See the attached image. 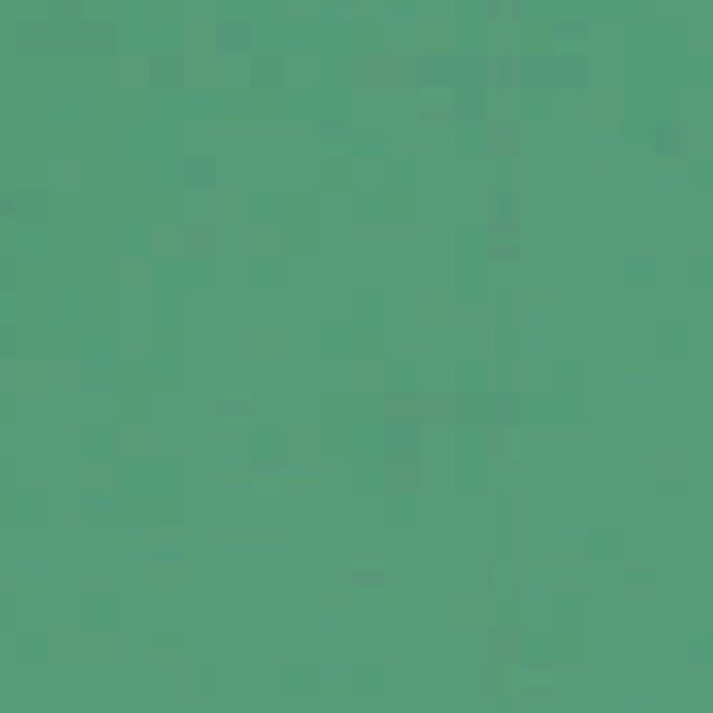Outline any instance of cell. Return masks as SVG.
Returning <instances> with one entry per match:
<instances>
[{"label":"cell","mask_w":713,"mask_h":713,"mask_svg":"<svg viewBox=\"0 0 713 713\" xmlns=\"http://www.w3.org/2000/svg\"><path fill=\"white\" fill-rule=\"evenodd\" d=\"M117 25L88 21L79 0H55L50 17L17 21V50H113Z\"/></svg>","instance_id":"cell-1"},{"label":"cell","mask_w":713,"mask_h":713,"mask_svg":"<svg viewBox=\"0 0 713 713\" xmlns=\"http://www.w3.org/2000/svg\"><path fill=\"white\" fill-rule=\"evenodd\" d=\"M355 84L367 88H409L417 84V59L413 55H359L355 59Z\"/></svg>","instance_id":"cell-2"},{"label":"cell","mask_w":713,"mask_h":713,"mask_svg":"<svg viewBox=\"0 0 713 713\" xmlns=\"http://www.w3.org/2000/svg\"><path fill=\"white\" fill-rule=\"evenodd\" d=\"M588 129L593 134H617L622 129V92L614 88H588Z\"/></svg>","instance_id":"cell-3"},{"label":"cell","mask_w":713,"mask_h":713,"mask_svg":"<svg viewBox=\"0 0 713 713\" xmlns=\"http://www.w3.org/2000/svg\"><path fill=\"white\" fill-rule=\"evenodd\" d=\"M517 664H522L525 672H551L555 634L551 630H522V638H517Z\"/></svg>","instance_id":"cell-4"},{"label":"cell","mask_w":713,"mask_h":713,"mask_svg":"<svg viewBox=\"0 0 713 713\" xmlns=\"http://www.w3.org/2000/svg\"><path fill=\"white\" fill-rule=\"evenodd\" d=\"M688 121H655V134H651V147H655V158H688Z\"/></svg>","instance_id":"cell-5"},{"label":"cell","mask_w":713,"mask_h":713,"mask_svg":"<svg viewBox=\"0 0 713 713\" xmlns=\"http://www.w3.org/2000/svg\"><path fill=\"white\" fill-rule=\"evenodd\" d=\"M514 309L530 330H551L555 321V297L543 292V288H525L522 297H514Z\"/></svg>","instance_id":"cell-6"},{"label":"cell","mask_w":713,"mask_h":713,"mask_svg":"<svg viewBox=\"0 0 713 713\" xmlns=\"http://www.w3.org/2000/svg\"><path fill=\"white\" fill-rule=\"evenodd\" d=\"M617 276H622L626 292H651L659 284V263L655 259H638V255H626L617 263Z\"/></svg>","instance_id":"cell-7"},{"label":"cell","mask_w":713,"mask_h":713,"mask_svg":"<svg viewBox=\"0 0 713 713\" xmlns=\"http://www.w3.org/2000/svg\"><path fill=\"white\" fill-rule=\"evenodd\" d=\"M551 543H555L551 559H564V564H580V559H588V530L585 525H555Z\"/></svg>","instance_id":"cell-8"},{"label":"cell","mask_w":713,"mask_h":713,"mask_svg":"<svg viewBox=\"0 0 713 713\" xmlns=\"http://www.w3.org/2000/svg\"><path fill=\"white\" fill-rule=\"evenodd\" d=\"M488 426L493 430H517L522 426V396L509 388V392H488Z\"/></svg>","instance_id":"cell-9"},{"label":"cell","mask_w":713,"mask_h":713,"mask_svg":"<svg viewBox=\"0 0 713 713\" xmlns=\"http://www.w3.org/2000/svg\"><path fill=\"white\" fill-rule=\"evenodd\" d=\"M555 630H588L585 593H555Z\"/></svg>","instance_id":"cell-10"},{"label":"cell","mask_w":713,"mask_h":713,"mask_svg":"<svg viewBox=\"0 0 713 713\" xmlns=\"http://www.w3.org/2000/svg\"><path fill=\"white\" fill-rule=\"evenodd\" d=\"M455 426L488 430V392H455Z\"/></svg>","instance_id":"cell-11"},{"label":"cell","mask_w":713,"mask_h":713,"mask_svg":"<svg viewBox=\"0 0 713 713\" xmlns=\"http://www.w3.org/2000/svg\"><path fill=\"white\" fill-rule=\"evenodd\" d=\"M588 559H596V564H622V530L593 525L588 530Z\"/></svg>","instance_id":"cell-12"},{"label":"cell","mask_w":713,"mask_h":713,"mask_svg":"<svg viewBox=\"0 0 713 713\" xmlns=\"http://www.w3.org/2000/svg\"><path fill=\"white\" fill-rule=\"evenodd\" d=\"M522 50L525 55H555V21L525 17L522 21Z\"/></svg>","instance_id":"cell-13"},{"label":"cell","mask_w":713,"mask_h":713,"mask_svg":"<svg viewBox=\"0 0 713 713\" xmlns=\"http://www.w3.org/2000/svg\"><path fill=\"white\" fill-rule=\"evenodd\" d=\"M488 155H496V158L522 155V126L517 121H493L488 126Z\"/></svg>","instance_id":"cell-14"},{"label":"cell","mask_w":713,"mask_h":713,"mask_svg":"<svg viewBox=\"0 0 713 713\" xmlns=\"http://www.w3.org/2000/svg\"><path fill=\"white\" fill-rule=\"evenodd\" d=\"M693 351V338L684 326H659L655 330V359H684Z\"/></svg>","instance_id":"cell-15"},{"label":"cell","mask_w":713,"mask_h":713,"mask_svg":"<svg viewBox=\"0 0 713 713\" xmlns=\"http://www.w3.org/2000/svg\"><path fill=\"white\" fill-rule=\"evenodd\" d=\"M493 630L522 634V596L517 593H496L493 596Z\"/></svg>","instance_id":"cell-16"},{"label":"cell","mask_w":713,"mask_h":713,"mask_svg":"<svg viewBox=\"0 0 713 713\" xmlns=\"http://www.w3.org/2000/svg\"><path fill=\"white\" fill-rule=\"evenodd\" d=\"M617 380H622V388H634V392H647V388H655V359H622L617 363Z\"/></svg>","instance_id":"cell-17"},{"label":"cell","mask_w":713,"mask_h":713,"mask_svg":"<svg viewBox=\"0 0 713 713\" xmlns=\"http://www.w3.org/2000/svg\"><path fill=\"white\" fill-rule=\"evenodd\" d=\"M555 659H564V664H585L588 630H555Z\"/></svg>","instance_id":"cell-18"},{"label":"cell","mask_w":713,"mask_h":713,"mask_svg":"<svg viewBox=\"0 0 713 713\" xmlns=\"http://www.w3.org/2000/svg\"><path fill=\"white\" fill-rule=\"evenodd\" d=\"M588 179H593V188H617V184H622V155H617V150H601V155H593V171H588Z\"/></svg>","instance_id":"cell-19"},{"label":"cell","mask_w":713,"mask_h":713,"mask_svg":"<svg viewBox=\"0 0 713 713\" xmlns=\"http://www.w3.org/2000/svg\"><path fill=\"white\" fill-rule=\"evenodd\" d=\"M655 488L659 493H684L688 488V463L684 459H659L655 463Z\"/></svg>","instance_id":"cell-20"},{"label":"cell","mask_w":713,"mask_h":713,"mask_svg":"<svg viewBox=\"0 0 713 713\" xmlns=\"http://www.w3.org/2000/svg\"><path fill=\"white\" fill-rule=\"evenodd\" d=\"M522 117L525 121H551L555 117V92L551 88H522Z\"/></svg>","instance_id":"cell-21"},{"label":"cell","mask_w":713,"mask_h":713,"mask_svg":"<svg viewBox=\"0 0 713 713\" xmlns=\"http://www.w3.org/2000/svg\"><path fill=\"white\" fill-rule=\"evenodd\" d=\"M655 188L659 192H684L688 188L684 158H655Z\"/></svg>","instance_id":"cell-22"},{"label":"cell","mask_w":713,"mask_h":713,"mask_svg":"<svg viewBox=\"0 0 713 713\" xmlns=\"http://www.w3.org/2000/svg\"><path fill=\"white\" fill-rule=\"evenodd\" d=\"M488 84L493 88H522V67L514 55H493L488 59Z\"/></svg>","instance_id":"cell-23"},{"label":"cell","mask_w":713,"mask_h":713,"mask_svg":"<svg viewBox=\"0 0 713 713\" xmlns=\"http://www.w3.org/2000/svg\"><path fill=\"white\" fill-rule=\"evenodd\" d=\"M422 422H434V426H455V396H446V392L422 396Z\"/></svg>","instance_id":"cell-24"},{"label":"cell","mask_w":713,"mask_h":713,"mask_svg":"<svg viewBox=\"0 0 713 713\" xmlns=\"http://www.w3.org/2000/svg\"><path fill=\"white\" fill-rule=\"evenodd\" d=\"M455 384H459V392H484L488 363L484 359H459L455 363Z\"/></svg>","instance_id":"cell-25"},{"label":"cell","mask_w":713,"mask_h":713,"mask_svg":"<svg viewBox=\"0 0 713 713\" xmlns=\"http://www.w3.org/2000/svg\"><path fill=\"white\" fill-rule=\"evenodd\" d=\"M455 150L459 155H484L488 150V126L484 121H459Z\"/></svg>","instance_id":"cell-26"},{"label":"cell","mask_w":713,"mask_h":713,"mask_svg":"<svg viewBox=\"0 0 713 713\" xmlns=\"http://www.w3.org/2000/svg\"><path fill=\"white\" fill-rule=\"evenodd\" d=\"M484 443H488V459H517L522 455V434L517 430H484Z\"/></svg>","instance_id":"cell-27"},{"label":"cell","mask_w":713,"mask_h":713,"mask_svg":"<svg viewBox=\"0 0 713 713\" xmlns=\"http://www.w3.org/2000/svg\"><path fill=\"white\" fill-rule=\"evenodd\" d=\"M655 588V564L647 559H630L622 567V593H651Z\"/></svg>","instance_id":"cell-28"},{"label":"cell","mask_w":713,"mask_h":713,"mask_svg":"<svg viewBox=\"0 0 713 713\" xmlns=\"http://www.w3.org/2000/svg\"><path fill=\"white\" fill-rule=\"evenodd\" d=\"M459 626H480V630H493V601H480V596H463L459 601Z\"/></svg>","instance_id":"cell-29"},{"label":"cell","mask_w":713,"mask_h":713,"mask_svg":"<svg viewBox=\"0 0 713 713\" xmlns=\"http://www.w3.org/2000/svg\"><path fill=\"white\" fill-rule=\"evenodd\" d=\"M588 42V21L585 17H564L555 21V46H572V55H580V46Z\"/></svg>","instance_id":"cell-30"},{"label":"cell","mask_w":713,"mask_h":713,"mask_svg":"<svg viewBox=\"0 0 713 713\" xmlns=\"http://www.w3.org/2000/svg\"><path fill=\"white\" fill-rule=\"evenodd\" d=\"M517 638L509 630H488V664H517Z\"/></svg>","instance_id":"cell-31"},{"label":"cell","mask_w":713,"mask_h":713,"mask_svg":"<svg viewBox=\"0 0 713 713\" xmlns=\"http://www.w3.org/2000/svg\"><path fill=\"white\" fill-rule=\"evenodd\" d=\"M522 355L535 363H551L555 359V330H530L522 338Z\"/></svg>","instance_id":"cell-32"},{"label":"cell","mask_w":713,"mask_h":713,"mask_svg":"<svg viewBox=\"0 0 713 713\" xmlns=\"http://www.w3.org/2000/svg\"><path fill=\"white\" fill-rule=\"evenodd\" d=\"M684 176H688V188L713 192V155H688L684 158Z\"/></svg>","instance_id":"cell-33"},{"label":"cell","mask_w":713,"mask_h":713,"mask_svg":"<svg viewBox=\"0 0 713 713\" xmlns=\"http://www.w3.org/2000/svg\"><path fill=\"white\" fill-rule=\"evenodd\" d=\"M388 484H392L401 496H417V484H422V467H417V463H392V472H388Z\"/></svg>","instance_id":"cell-34"},{"label":"cell","mask_w":713,"mask_h":713,"mask_svg":"<svg viewBox=\"0 0 713 713\" xmlns=\"http://www.w3.org/2000/svg\"><path fill=\"white\" fill-rule=\"evenodd\" d=\"M455 121H484V92H455Z\"/></svg>","instance_id":"cell-35"},{"label":"cell","mask_w":713,"mask_h":713,"mask_svg":"<svg viewBox=\"0 0 713 713\" xmlns=\"http://www.w3.org/2000/svg\"><path fill=\"white\" fill-rule=\"evenodd\" d=\"M684 280H688L693 292H713V259H693L684 268Z\"/></svg>","instance_id":"cell-36"},{"label":"cell","mask_w":713,"mask_h":713,"mask_svg":"<svg viewBox=\"0 0 713 713\" xmlns=\"http://www.w3.org/2000/svg\"><path fill=\"white\" fill-rule=\"evenodd\" d=\"M688 659L713 664V630H688Z\"/></svg>","instance_id":"cell-37"},{"label":"cell","mask_w":713,"mask_h":713,"mask_svg":"<svg viewBox=\"0 0 713 713\" xmlns=\"http://www.w3.org/2000/svg\"><path fill=\"white\" fill-rule=\"evenodd\" d=\"M522 693L546 701V697H555V676L551 672H525L522 676Z\"/></svg>","instance_id":"cell-38"},{"label":"cell","mask_w":713,"mask_h":713,"mask_svg":"<svg viewBox=\"0 0 713 713\" xmlns=\"http://www.w3.org/2000/svg\"><path fill=\"white\" fill-rule=\"evenodd\" d=\"M255 79L259 84H280L284 79V59L280 55H255Z\"/></svg>","instance_id":"cell-39"},{"label":"cell","mask_w":713,"mask_h":713,"mask_svg":"<svg viewBox=\"0 0 713 713\" xmlns=\"http://www.w3.org/2000/svg\"><path fill=\"white\" fill-rule=\"evenodd\" d=\"M426 46L430 50H451V25H443V21H426Z\"/></svg>","instance_id":"cell-40"},{"label":"cell","mask_w":713,"mask_h":713,"mask_svg":"<svg viewBox=\"0 0 713 713\" xmlns=\"http://www.w3.org/2000/svg\"><path fill=\"white\" fill-rule=\"evenodd\" d=\"M221 46H234V50H247V25H242V21H234V25H221Z\"/></svg>","instance_id":"cell-41"},{"label":"cell","mask_w":713,"mask_h":713,"mask_svg":"<svg viewBox=\"0 0 713 713\" xmlns=\"http://www.w3.org/2000/svg\"><path fill=\"white\" fill-rule=\"evenodd\" d=\"M422 121H455V105L430 100V105H422Z\"/></svg>","instance_id":"cell-42"},{"label":"cell","mask_w":713,"mask_h":713,"mask_svg":"<svg viewBox=\"0 0 713 713\" xmlns=\"http://www.w3.org/2000/svg\"><path fill=\"white\" fill-rule=\"evenodd\" d=\"M392 522H417V496H392Z\"/></svg>","instance_id":"cell-43"},{"label":"cell","mask_w":713,"mask_h":713,"mask_svg":"<svg viewBox=\"0 0 713 713\" xmlns=\"http://www.w3.org/2000/svg\"><path fill=\"white\" fill-rule=\"evenodd\" d=\"M517 255H522V247L509 242V238H496L493 247H484V259H517Z\"/></svg>","instance_id":"cell-44"},{"label":"cell","mask_w":713,"mask_h":713,"mask_svg":"<svg viewBox=\"0 0 713 713\" xmlns=\"http://www.w3.org/2000/svg\"><path fill=\"white\" fill-rule=\"evenodd\" d=\"M347 134H351L347 121H326V126H321V138L326 142H347Z\"/></svg>","instance_id":"cell-45"},{"label":"cell","mask_w":713,"mask_h":713,"mask_svg":"<svg viewBox=\"0 0 713 713\" xmlns=\"http://www.w3.org/2000/svg\"><path fill=\"white\" fill-rule=\"evenodd\" d=\"M622 713H655L651 697H622Z\"/></svg>","instance_id":"cell-46"},{"label":"cell","mask_w":713,"mask_h":713,"mask_svg":"<svg viewBox=\"0 0 713 713\" xmlns=\"http://www.w3.org/2000/svg\"><path fill=\"white\" fill-rule=\"evenodd\" d=\"M355 575L363 580V585H384V567H380V564H363Z\"/></svg>","instance_id":"cell-47"},{"label":"cell","mask_w":713,"mask_h":713,"mask_svg":"<svg viewBox=\"0 0 713 713\" xmlns=\"http://www.w3.org/2000/svg\"><path fill=\"white\" fill-rule=\"evenodd\" d=\"M158 79H179V59H158Z\"/></svg>","instance_id":"cell-48"},{"label":"cell","mask_w":713,"mask_h":713,"mask_svg":"<svg viewBox=\"0 0 713 713\" xmlns=\"http://www.w3.org/2000/svg\"><path fill=\"white\" fill-rule=\"evenodd\" d=\"M355 150H367V155H384V138H359Z\"/></svg>","instance_id":"cell-49"}]
</instances>
